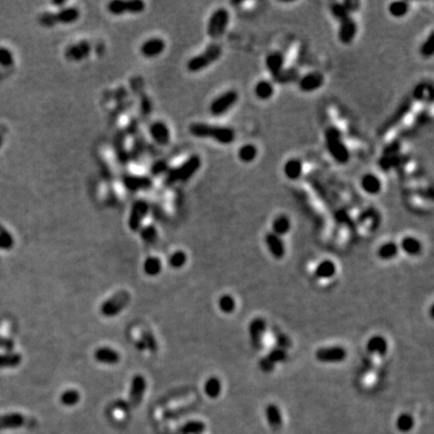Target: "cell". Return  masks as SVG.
Returning a JSON list of instances; mask_svg holds the SVG:
<instances>
[{
  "label": "cell",
  "mask_w": 434,
  "mask_h": 434,
  "mask_svg": "<svg viewBox=\"0 0 434 434\" xmlns=\"http://www.w3.org/2000/svg\"><path fill=\"white\" fill-rule=\"evenodd\" d=\"M399 250L400 247L398 244L393 242L385 243L382 244L378 249V256L382 261H392L398 255Z\"/></svg>",
  "instance_id": "32"
},
{
  "label": "cell",
  "mask_w": 434,
  "mask_h": 434,
  "mask_svg": "<svg viewBox=\"0 0 434 434\" xmlns=\"http://www.w3.org/2000/svg\"><path fill=\"white\" fill-rule=\"evenodd\" d=\"M229 20H230V14L227 9L220 7L215 11H213V13L210 15L207 23V27H206L207 35L212 39H217L221 37L227 29Z\"/></svg>",
  "instance_id": "6"
},
{
  "label": "cell",
  "mask_w": 434,
  "mask_h": 434,
  "mask_svg": "<svg viewBox=\"0 0 434 434\" xmlns=\"http://www.w3.org/2000/svg\"><path fill=\"white\" fill-rule=\"evenodd\" d=\"M267 357L275 365L276 363L285 362L288 359V354H287L286 349L277 347L275 349H272Z\"/></svg>",
  "instance_id": "51"
},
{
  "label": "cell",
  "mask_w": 434,
  "mask_h": 434,
  "mask_svg": "<svg viewBox=\"0 0 434 434\" xmlns=\"http://www.w3.org/2000/svg\"><path fill=\"white\" fill-rule=\"evenodd\" d=\"M337 272V266L331 259L322 261L316 268L315 274L320 279L332 278Z\"/></svg>",
  "instance_id": "30"
},
{
  "label": "cell",
  "mask_w": 434,
  "mask_h": 434,
  "mask_svg": "<svg viewBox=\"0 0 434 434\" xmlns=\"http://www.w3.org/2000/svg\"><path fill=\"white\" fill-rule=\"evenodd\" d=\"M433 91L432 86L428 83H420L416 85L413 91V98L417 101H432Z\"/></svg>",
  "instance_id": "39"
},
{
  "label": "cell",
  "mask_w": 434,
  "mask_h": 434,
  "mask_svg": "<svg viewBox=\"0 0 434 434\" xmlns=\"http://www.w3.org/2000/svg\"><path fill=\"white\" fill-rule=\"evenodd\" d=\"M187 262V255L183 251H176L173 253L169 259V264L174 269L182 268Z\"/></svg>",
  "instance_id": "48"
},
{
  "label": "cell",
  "mask_w": 434,
  "mask_h": 434,
  "mask_svg": "<svg viewBox=\"0 0 434 434\" xmlns=\"http://www.w3.org/2000/svg\"><path fill=\"white\" fill-rule=\"evenodd\" d=\"M327 149L332 158L339 164H347L350 160V151L342 139L341 131L336 127H329L325 132Z\"/></svg>",
  "instance_id": "3"
},
{
  "label": "cell",
  "mask_w": 434,
  "mask_h": 434,
  "mask_svg": "<svg viewBox=\"0 0 434 434\" xmlns=\"http://www.w3.org/2000/svg\"><path fill=\"white\" fill-rule=\"evenodd\" d=\"M222 48L218 44L209 45L203 53L191 57L187 62V70L191 73H197L210 67L220 58Z\"/></svg>",
  "instance_id": "5"
},
{
  "label": "cell",
  "mask_w": 434,
  "mask_h": 434,
  "mask_svg": "<svg viewBox=\"0 0 434 434\" xmlns=\"http://www.w3.org/2000/svg\"><path fill=\"white\" fill-rule=\"evenodd\" d=\"M299 77H298V72L297 70L291 68V69H285L275 79L274 81L278 83H290V82H294V81H298Z\"/></svg>",
  "instance_id": "44"
},
{
  "label": "cell",
  "mask_w": 434,
  "mask_h": 434,
  "mask_svg": "<svg viewBox=\"0 0 434 434\" xmlns=\"http://www.w3.org/2000/svg\"><path fill=\"white\" fill-rule=\"evenodd\" d=\"M206 425L202 421L193 420L181 426L180 432L182 434H202L205 431Z\"/></svg>",
  "instance_id": "40"
},
{
  "label": "cell",
  "mask_w": 434,
  "mask_h": 434,
  "mask_svg": "<svg viewBox=\"0 0 434 434\" xmlns=\"http://www.w3.org/2000/svg\"><path fill=\"white\" fill-rule=\"evenodd\" d=\"M91 53V44L86 40H81L80 42L70 46L64 52V57L70 61H81L89 57Z\"/></svg>",
  "instance_id": "15"
},
{
  "label": "cell",
  "mask_w": 434,
  "mask_h": 434,
  "mask_svg": "<svg viewBox=\"0 0 434 434\" xmlns=\"http://www.w3.org/2000/svg\"><path fill=\"white\" fill-rule=\"evenodd\" d=\"M81 395L75 389H69L64 391L60 396V402L64 406H74L79 403Z\"/></svg>",
  "instance_id": "42"
},
{
  "label": "cell",
  "mask_w": 434,
  "mask_h": 434,
  "mask_svg": "<svg viewBox=\"0 0 434 434\" xmlns=\"http://www.w3.org/2000/svg\"><path fill=\"white\" fill-rule=\"evenodd\" d=\"M149 212V204L144 200H137L132 206L128 224L132 231H137L141 228L144 218Z\"/></svg>",
  "instance_id": "13"
},
{
  "label": "cell",
  "mask_w": 434,
  "mask_h": 434,
  "mask_svg": "<svg viewBox=\"0 0 434 434\" xmlns=\"http://www.w3.org/2000/svg\"><path fill=\"white\" fill-rule=\"evenodd\" d=\"M145 345V348L149 350L150 352L156 353L158 350V344L154 336L150 332H143L142 333V339H141Z\"/></svg>",
  "instance_id": "49"
},
{
  "label": "cell",
  "mask_w": 434,
  "mask_h": 434,
  "mask_svg": "<svg viewBox=\"0 0 434 434\" xmlns=\"http://www.w3.org/2000/svg\"><path fill=\"white\" fill-rule=\"evenodd\" d=\"M3 141H4V139H3V136L0 134V148L2 147V145H3Z\"/></svg>",
  "instance_id": "56"
},
{
  "label": "cell",
  "mask_w": 434,
  "mask_h": 434,
  "mask_svg": "<svg viewBox=\"0 0 434 434\" xmlns=\"http://www.w3.org/2000/svg\"><path fill=\"white\" fill-rule=\"evenodd\" d=\"M367 350L371 354L384 356L388 352V341L382 335H374L367 341Z\"/></svg>",
  "instance_id": "24"
},
{
  "label": "cell",
  "mask_w": 434,
  "mask_h": 434,
  "mask_svg": "<svg viewBox=\"0 0 434 434\" xmlns=\"http://www.w3.org/2000/svg\"><path fill=\"white\" fill-rule=\"evenodd\" d=\"M52 3L54 4V6H61V5L66 4V1H53Z\"/></svg>",
  "instance_id": "55"
},
{
  "label": "cell",
  "mask_w": 434,
  "mask_h": 434,
  "mask_svg": "<svg viewBox=\"0 0 434 434\" xmlns=\"http://www.w3.org/2000/svg\"><path fill=\"white\" fill-rule=\"evenodd\" d=\"M412 108V99L411 98H406L399 106L396 108V111L385 121V123L380 127L379 133L380 135H384L385 133H387L388 131H390L393 127L397 126L401 120H403L407 116V114L410 112V110Z\"/></svg>",
  "instance_id": "10"
},
{
  "label": "cell",
  "mask_w": 434,
  "mask_h": 434,
  "mask_svg": "<svg viewBox=\"0 0 434 434\" xmlns=\"http://www.w3.org/2000/svg\"><path fill=\"white\" fill-rule=\"evenodd\" d=\"M166 49V44L160 37H152L144 41L140 48V52L143 56L147 58L157 57L162 54Z\"/></svg>",
  "instance_id": "16"
},
{
  "label": "cell",
  "mask_w": 434,
  "mask_h": 434,
  "mask_svg": "<svg viewBox=\"0 0 434 434\" xmlns=\"http://www.w3.org/2000/svg\"><path fill=\"white\" fill-rule=\"evenodd\" d=\"M420 54L423 57H431L434 54V32L432 31L424 40L420 48Z\"/></svg>",
  "instance_id": "47"
},
{
  "label": "cell",
  "mask_w": 434,
  "mask_h": 434,
  "mask_svg": "<svg viewBox=\"0 0 434 434\" xmlns=\"http://www.w3.org/2000/svg\"><path fill=\"white\" fill-rule=\"evenodd\" d=\"M54 21L55 25L62 24V25H70L74 24L79 20L80 18V10L73 6V7H66L60 9L57 12H54Z\"/></svg>",
  "instance_id": "23"
},
{
  "label": "cell",
  "mask_w": 434,
  "mask_h": 434,
  "mask_svg": "<svg viewBox=\"0 0 434 434\" xmlns=\"http://www.w3.org/2000/svg\"><path fill=\"white\" fill-rule=\"evenodd\" d=\"M13 244H14L13 236L10 234L8 230L0 226V248L4 250H8L13 246Z\"/></svg>",
  "instance_id": "46"
},
{
  "label": "cell",
  "mask_w": 434,
  "mask_h": 434,
  "mask_svg": "<svg viewBox=\"0 0 434 434\" xmlns=\"http://www.w3.org/2000/svg\"><path fill=\"white\" fill-rule=\"evenodd\" d=\"M146 4L142 0H114L108 4V11L113 15H122L125 13L137 14L145 10Z\"/></svg>",
  "instance_id": "9"
},
{
  "label": "cell",
  "mask_w": 434,
  "mask_h": 434,
  "mask_svg": "<svg viewBox=\"0 0 434 434\" xmlns=\"http://www.w3.org/2000/svg\"><path fill=\"white\" fill-rule=\"evenodd\" d=\"M409 10L410 6L406 1H393L388 6V12L394 18L404 17Z\"/></svg>",
  "instance_id": "36"
},
{
  "label": "cell",
  "mask_w": 434,
  "mask_h": 434,
  "mask_svg": "<svg viewBox=\"0 0 434 434\" xmlns=\"http://www.w3.org/2000/svg\"><path fill=\"white\" fill-rule=\"evenodd\" d=\"M146 386H147L146 380L142 375H136L132 380L129 398H130V403L133 406H138L141 403L144 393L146 391Z\"/></svg>",
  "instance_id": "19"
},
{
  "label": "cell",
  "mask_w": 434,
  "mask_h": 434,
  "mask_svg": "<svg viewBox=\"0 0 434 434\" xmlns=\"http://www.w3.org/2000/svg\"><path fill=\"white\" fill-rule=\"evenodd\" d=\"M361 188L369 195H377L382 190V181L373 173L365 174L360 182Z\"/></svg>",
  "instance_id": "22"
},
{
  "label": "cell",
  "mask_w": 434,
  "mask_h": 434,
  "mask_svg": "<svg viewBox=\"0 0 434 434\" xmlns=\"http://www.w3.org/2000/svg\"><path fill=\"white\" fill-rule=\"evenodd\" d=\"M330 9L335 19L340 23L338 33L340 41L344 45H350L356 37L358 31L356 21L353 19L350 12L347 10L344 4L332 3Z\"/></svg>",
  "instance_id": "2"
},
{
  "label": "cell",
  "mask_w": 434,
  "mask_h": 434,
  "mask_svg": "<svg viewBox=\"0 0 434 434\" xmlns=\"http://www.w3.org/2000/svg\"><path fill=\"white\" fill-rule=\"evenodd\" d=\"M149 133L152 139L159 145L166 146L170 143V130L163 122H154L149 128Z\"/></svg>",
  "instance_id": "20"
},
{
  "label": "cell",
  "mask_w": 434,
  "mask_h": 434,
  "mask_svg": "<svg viewBox=\"0 0 434 434\" xmlns=\"http://www.w3.org/2000/svg\"><path fill=\"white\" fill-rule=\"evenodd\" d=\"M303 171L302 163L297 158H292L288 160L284 166V173L286 177L290 180H298L300 178Z\"/></svg>",
  "instance_id": "27"
},
{
  "label": "cell",
  "mask_w": 434,
  "mask_h": 434,
  "mask_svg": "<svg viewBox=\"0 0 434 434\" xmlns=\"http://www.w3.org/2000/svg\"><path fill=\"white\" fill-rule=\"evenodd\" d=\"M162 270V263L157 257H148L144 263V271L150 275L155 276Z\"/></svg>",
  "instance_id": "41"
},
{
  "label": "cell",
  "mask_w": 434,
  "mask_h": 434,
  "mask_svg": "<svg viewBox=\"0 0 434 434\" xmlns=\"http://www.w3.org/2000/svg\"><path fill=\"white\" fill-rule=\"evenodd\" d=\"M259 366H261V369H262L264 372H266V373H270V372H271V371L274 369V366H275V365L271 362V360H270L268 357H264V358L261 360Z\"/></svg>",
  "instance_id": "53"
},
{
  "label": "cell",
  "mask_w": 434,
  "mask_h": 434,
  "mask_svg": "<svg viewBox=\"0 0 434 434\" xmlns=\"http://www.w3.org/2000/svg\"><path fill=\"white\" fill-rule=\"evenodd\" d=\"M415 425L414 417L410 413H401L396 419V428L401 433L410 432Z\"/></svg>",
  "instance_id": "35"
},
{
  "label": "cell",
  "mask_w": 434,
  "mask_h": 434,
  "mask_svg": "<svg viewBox=\"0 0 434 434\" xmlns=\"http://www.w3.org/2000/svg\"><path fill=\"white\" fill-rule=\"evenodd\" d=\"M265 243L268 246V249L271 255L276 259H281L285 257L287 248L283 238L273 232H269L265 236Z\"/></svg>",
  "instance_id": "17"
},
{
  "label": "cell",
  "mask_w": 434,
  "mask_h": 434,
  "mask_svg": "<svg viewBox=\"0 0 434 434\" xmlns=\"http://www.w3.org/2000/svg\"><path fill=\"white\" fill-rule=\"evenodd\" d=\"M140 234H141V238L146 244H155L156 241H157V237H158V232H157V229L154 225H148V226L144 227L141 230Z\"/></svg>",
  "instance_id": "45"
},
{
  "label": "cell",
  "mask_w": 434,
  "mask_h": 434,
  "mask_svg": "<svg viewBox=\"0 0 434 434\" xmlns=\"http://www.w3.org/2000/svg\"><path fill=\"white\" fill-rule=\"evenodd\" d=\"M201 165L202 161L198 155L190 156L185 162L168 171L165 178V184L170 186L177 182L188 181L198 172Z\"/></svg>",
  "instance_id": "4"
},
{
  "label": "cell",
  "mask_w": 434,
  "mask_h": 434,
  "mask_svg": "<svg viewBox=\"0 0 434 434\" xmlns=\"http://www.w3.org/2000/svg\"><path fill=\"white\" fill-rule=\"evenodd\" d=\"M95 359L102 364L115 365L120 361V355L114 349L108 347H102L95 351Z\"/></svg>",
  "instance_id": "26"
},
{
  "label": "cell",
  "mask_w": 434,
  "mask_h": 434,
  "mask_svg": "<svg viewBox=\"0 0 434 434\" xmlns=\"http://www.w3.org/2000/svg\"><path fill=\"white\" fill-rule=\"evenodd\" d=\"M316 359L326 364H337L343 362L347 358V351L341 346L323 347L317 350Z\"/></svg>",
  "instance_id": "11"
},
{
  "label": "cell",
  "mask_w": 434,
  "mask_h": 434,
  "mask_svg": "<svg viewBox=\"0 0 434 434\" xmlns=\"http://www.w3.org/2000/svg\"><path fill=\"white\" fill-rule=\"evenodd\" d=\"M189 132L196 138L212 139L222 145H229L235 140V132L230 127L206 123H192L189 126Z\"/></svg>",
  "instance_id": "1"
},
{
  "label": "cell",
  "mask_w": 434,
  "mask_h": 434,
  "mask_svg": "<svg viewBox=\"0 0 434 434\" xmlns=\"http://www.w3.org/2000/svg\"><path fill=\"white\" fill-rule=\"evenodd\" d=\"M258 154V150L257 148L253 145V144H244V146H242L238 149L237 152V156L238 159L243 163L253 162Z\"/></svg>",
  "instance_id": "34"
},
{
  "label": "cell",
  "mask_w": 434,
  "mask_h": 434,
  "mask_svg": "<svg viewBox=\"0 0 434 434\" xmlns=\"http://www.w3.org/2000/svg\"><path fill=\"white\" fill-rule=\"evenodd\" d=\"M266 417L271 429L278 430L283 426V414L276 404H269L266 408Z\"/></svg>",
  "instance_id": "25"
},
{
  "label": "cell",
  "mask_w": 434,
  "mask_h": 434,
  "mask_svg": "<svg viewBox=\"0 0 434 434\" xmlns=\"http://www.w3.org/2000/svg\"><path fill=\"white\" fill-rule=\"evenodd\" d=\"M21 356L18 353L8 352L0 354V369L14 368L20 365Z\"/></svg>",
  "instance_id": "37"
},
{
  "label": "cell",
  "mask_w": 434,
  "mask_h": 434,
  "mask_svg": "<svg viewBox=\"0 0 434 434\" xmlns=\"http://www.w3.org/2000/svg\"><path fill=\"white\" fill-rule=\"evenodd\" d=\"M408 255H418L422 251V244L414 236H405L399 246Z\"/></svg>",
  "instance_id": "31"
},
{
  "label": "cell",
  "mask_w": 434,
  "mask_h": 434,
  "mask_svg": "<svg viewBox=\"0 0 434 434\" xmlns=\"http://www.w3.org/2000/svg\"><path fill=\"white\" fill-rule=\"evenodd\" d=\"M14 348V342L6 337L0 336V349L5 350L7 352H11Z\"/></svg>",
  "instance_id": "52"
},
{
  "label": "cell",
  "mask_w": 434,
  "mask_h": 434,
  "mask_svg": "<svg viewBox=\"0 0 434 434\" xmlns=\"http://www.w3.org/2000/svg\"><path fill=\"white\" fill-rule=\"evenodd\" d=\"M325 82L324 75L320 72H311L298 79V88L303 93H312L319 90Z\"/></svg>",
  "instance_id": "14"
},
{
  "label": "cell",
  "mask_w": 434,
  "mask_h": 434,
  "mask_svg": "<svg viewBox=\"0 0 434 434\" xmlns=\"http://www.w3.org/2000/svg\"><path fill=\"white\" fill-rule=\"evenodd\" d=\"M255 97L261 101H268L274 94V86L271 81L262 80L255 83L253 89Z\"/></svg>",
  "instance_id": "29"
},
{
  "label": "cell",
  "mask_w": 434,
  "mask_h": 434,
  "mask_svg": "<svg viewBox=\"0 0 434 434\" xmlns=\"http://www.w3.org/2000/svg\"><path fill=\"white\" fill-rule=\"evenodd\" d=\"M218 307L222 313L231 314L236 308L235 298L230 295H223L218 300Z\"/></svg>",
  "instance_id": "43"
},
{
  "label": "cell",
  "mask_w": 434,
  "mask_h": 434,
  "mask_svg": "<svg viewBox=\"0 0 434 434\" xmlns=\"http://www.w3.org/2000/svg\"><path fill=\"white\" fill-rule=\"evenodd\" d=\"M24 416L19 413H10L0 417V427L2 428H16L24 424Z\"/></svg>",
  "instance_id": "33"
},
{
  "label": "cell",
  "mask_w": 434,
  "mask_h": 434,
  "mask_svg": "<svg viewBox=\"0 0 434 434\" xmlns=\"http://www.w3.org/2000/svg\"><path fill=\"white\" fill-rule=\"evenodd\" d=\"M124 186L132 192L150 189L153 185L152 179L147 176L126 175L123 178Z\"/></svg>",
  "instance_id": "18"
},
{
  "label": "cell",
  "mask_w": 434,
  "mask_h": 434,
  "mask_svg": "<svg viewBox=\"0 0 434 434\" xmlns=\"http://www.w3.org/2000/svg\"><path fill=\"white\" fill-rule=\"evenodd\" d=\"M238 93L234 90L226 91L216 97L210 104L209 111L212 116L221 117L225 115L238 101Z\"/></svg>",
  "instance_id": "8"
},
{
  "label": "cell",
  "mask_w": 434,
  "mask_h": 434,
  "mask_svg": "<svg viewBox=\"0 0 434 434\" xmlns=\"http://www.w3.org/2000/svg\"><path fill=\"white\" fill-rule=\"evenodd\" d=\"M131 296L127 291H120L103 302L101 313L108 318L119 315L130 302Z\"/></svg>",
  "instance_id": "7"
},
{
  "label": "cell",
  "mask_w": 434,
  "mask_h": 434,
  "mask_svg": "<svg viewBox=\"0 0 434 434\" xmlns=\"http://www.w3.org/2000/svg\"><path fill=\"white\" fill-rule=\"evenodd\" d=\"M266 67L273 80L285 70V56L280 52H272L266 58Z\"/></svg>",
  "instance_id": "21"
},
{
  "label": "cell",
  "mask_w": 434,
  "mask_h": 434,
  "mask_svg": "<svg viewBox=\"0 0 434 434\" xmlns=\"http://www.w3.org/2000/svg\"><path fill=\"white\" fill-rule=\"evenodd\" d=\"M136 348H137L139 351H144V350H146L145 345H144V343H143V341H142V340H140V341H138V342L136 343Z\"/></svg>",
  "instance_id": "54"
},
{
  "label": "cell",
  "mask_w": 434,
  "mask_h": 434,
  "mask_svg": "<svg viewBox=\"0 0 434 434\" xmlns=\"http://www.w3.org/2000/svg\"><path fill=\"white\" fill-rule=\"evenodd\" d=\"M14 56L10 50L4 47H0V66L4 68H8L13 66Z\"/></svg>",
  "instance_id": "50"
},
{
  "label": "cell",
  "mask_w": 434,
  "mask_h": 434,
  "mask_svg": "<svg viewBox=\"0 0 434 434\" xmlns=\"http://www.w3.org/2000/svg\"><path fill=\"white\" fill-rule=\"evenodd\" d=\"M267 332V322L258 317L254 318L248 326V334L251 345L254 349L261 350L264 344V336Z\"/></svg>",
  "instance_id": "12"
},
{
  "label": "cell",
  "mask_w": 434,
  "mask_h": 434,
  "mask_svg": "<svg viewBox=\"0 0 434 434\" xmlns=\"http://www.w3.org/2000/svg\"><path fill=\"white\" fill-rule=\"evenodd\" d=\"M271 228L274 234L278 235V236H284L286 235L292 228V221L290 219V217L281 214L278 216L275 217L271 223Z\"/></svg>",
  "instance_id": "28"
},
{
  "label": "cell",
  "mask_w": 434,
  "mask_h": 434,
  "mask_svg": "<svg viewBox=\"0 0 434 434\" xmlns=\"http://www.w3.org/2000/svg\"><path fill=\"white\" fill-rule=\"evenodd\" d=\"M204 391L209 398L216 399L222 391L221 381L216 377H210L204 384Z\"/></svg>",
  "instance_id": "38"
}]
</instances>
